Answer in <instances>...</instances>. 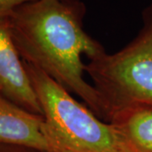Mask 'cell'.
Instances as JSON below:
<instances>
[{
	"label": "cell",
	"instance_id": "cell-7",
	"mask_svg": "<svg viewBox=\"0 0 152 152\" xmlns=\"http://www.w3.org/2000/svg\"><path fill=\"white\" fill-rule=\"evenodd\" d=\"M36 0H0V17H8L16 8Z\"/></svg>",
	"mask_w": 152,
	"mask_h": 152
},
{
	"label": "cell",
	"instance_id": "cell-5",
	"mask_svg": "<svg viewBox=\"0 0 152 152\" xmlns=\"http://www.w3.org/2000/svg\"><path fill=\"white\" fill-rule=\"evenodd\" d=\"M0 145L52 152L42 116L31 113L0 95Z\"/></svg>",
	"mask_w": 152,
	"mask_h": 152
},
{
	"label": "cell",
	"instance_id": "cell-4",
	"mask_svg": "<svg viewBox=\"0 0 152 152\" xmlns=\"http://www.w3.org/2000/svg\"><path fill=\"white\" fill-rule=\"evenodd\" d=\"M0 95L22 109L43 117L24 62L11 36L7 17H0Z\"/></svg>",
	"mask_w": 152,
	"mask_h": 152
},
{
	"label": "cell",
	"instance_id": "cell-8",
	"mask_svg": "<svg viewBox=\"0 0 152 152\" xmlns=\"http://www.w3.org/2000/svg\"><path fill=\"white\" fill-rule=\"evenodd\" d=\"M0 152H38L31 149L25 147L9 145H0Z\"/></svg>",
	"mask_w": 152,
	"mask_h": 152
},
{
	"label": "cell",
	"instance_id": "cell-3",
	"mask_svg": "<svg viewBox=\"0 0 152 152\" xmlns=\"http://www.w3.org/2000/svg\"><path fill=\"white\" fill-rule=\"evenodd\" d=\"M142 19L141 30L130 43L86 67L107 110V123L114 111L125 106L152 105V0Z\"/></svg>",
	"mask_w": 152,
	"mask_h": 152
},
{
	"label": "cell",
	"instance_id": "cell-2",
	"mask_svg": "<svg viewBox=\"0 0 152 152\" xmlns=\"http://www.w3.org/2000/svg\"><path fill=\"white\" fill-rule=\"evenodd\" d=\"M23 62L43 112L52 152H118L112 125L41 69Z\"/></svg>",
	"mask_w": 152,
	"mask_h": 152
},
{
	"label": "cell",
	"instance_id": "cell-1",
	"mask_svg": "<svg viewBox=\"0 0 152 152\" xmlns=\"http://www.w3.org/2000/svg\"><path fill=\"white\" fill-rule=\"evenodd\" d=\"M86 11L81 0H36L16 8L7 19L22 60L79 96L107 123L99 93L84 79L86 64L82 56L91 61L106 53L102 45L84 30Z\"/></svg>",
	"mask_w": 152,
	"mask_h": 152
},
{
	"label": "cell",
	"instance_id": "cell-6",
	"mask_svg": "<svg viewBox=\"0 0 152 152\" xmlns=\"http://www.w3.org/2000/svg\"><path fill=\"white\" fill-rule=\"evenodd\" d=\"M108 123L118 152H152V105L125 106L111 114Z\"/></svg>",
	"mask_w": 152,
	"mask_h": 152
}]
</instances>
